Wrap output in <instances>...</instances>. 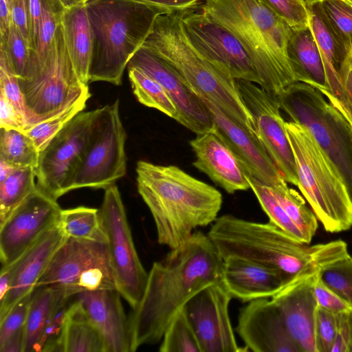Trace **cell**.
Returning a JSON list of instances; mask_svg holds the SVG:
<instances>
[{
  "instance_id": "60d3db41",
  "label": "cell",
  "mask_w": 352,
  "mask_h": 352,
  "mask_svg": "<svg viewBox=\"0 0 352 352\" xmlns=\"http://www.w3.org/2000/svg\"><path fill=\"white\" fill-rule=\"evenodd\" d=\"M321 280L352 307V256L349 254L322 268Z\"/></svg>"
},
{
  "instance_id": "db71d44e",
  "label": "cell",
  "mask_w": 352,
  "mask_h": 352,
  "mask_svg": "<svg viewBox=\"0 0 352 352\" xmlns=\"http://www.w3.org/2000/svg\"><path fill=\"white\" fill-rule=\"evenodd\" d=\"M159 8L168 13L197 9L205 0H138Z\"/></svg>"
},
{
  "instance_id": "603a6c76",
  "label": "cell",
  "mask_w": 352,
  "mask_h": 352,
  "mask_svg": "<svg viewBox=\"0 0 352 352\" xmlns=\"http://www.w3.org/2000/svg\"><path fill=\"white\" fill-rule=\"evenodd\" d=\"M309 26L320 51L327 89L322 94L348 126L349 112L339 70L348 52L336 38L322 10L320 0H305Z\"/></svg>"
},
{
  "instance_id": "ee69618b",
  "label": "cell",
  "mask_w": 352,
  "mask_h": 352,
  "mask_svg": "<svg viewBox=\"0 0 352 352\" xmlns=\"http://www.w3.org/2000/svg\"><path fill=\"white\" fill-rule=\"evenodd\" d=\"M338 328V314L317 307L315 314L314 339L316 352H331Z\"/></svg>"
},
{
  "instance_id": "ab89813d",
  "label": "cell",
  "mask_w": 352,
  "mask_h": 352,
  "mask_svg": "<svg viewBox=\"0 0 352 352\" xmlns=\"http://www.w3.org/2000/svg\"><path fill=\"white\" fill-rule=\"evenodd\" d=\"M0 59L18 79L26 77L30 62V50L22 35L12 23L5 43L0 45Z\"/></svg>"
},
{
  "instance_id": "ffe728a7",
  "label": "cell",
  "mask_w": 352,
  "mask_h": 352,
  "mask_svg": "<svg viewBox=\"0 0 352 352\" xmlns=\"http://www.w3.org/2000/svg\"><path fill=\"white\" fill-rule=\"evenodd\" d=\"M236 332L254 352H300L271 298L250 301L239 312Z\"/></svg>"
},
{
  "instance_id": "f35d334b",
  "label": "cell",
  "mask_w": 352,
  "mask_h": 352,
  "mask_svg": "<svg viewBox=\"0 0 352 352\" xmlns=\"http://www.w3.org/2000/svg\"><path fill=\"white\" fill-rule=\"evenodd\" d=\"M325 19L340 43L352 52V6L346 0H320Z\"/></svg>"
},
{
  "instance_id": "4dcf8cb0",
  "label": "cell",
  "mask_w": 352,
  "mask_h": 352,
  "mask_svg": "<svg viewBox=\"0 0 352 352\" xmlns=\"http://www.w3.org/2000/svg\"><path fill=\"white\" fill-rule=\"evenodd\" d=\"M287 183L283 179L269 186L284 211L302 233L305 243H310L318 226V219L302 196Z\"/></svg>"
},
{
  "instance_id": "44dd1931",
  "label": "cell",
  "mask_w": 352,
  "mask_h": 352,
  "mask_svg": "<svg viewBox=\"0 0 352 352\" xmlns=\"http://www.w3.org/2000/svg\"><path fill=\"white\" fill-rule=\"evenodd\" d=\"M318 272L294 279L271 298L300 352H316L313 281Z\"/></svg>"
},
{
  "instance_id": "277c9868",
  "label": "cell",
  "mask_w": 352,
  "mask_h": 352,
  "mask_svg": "<svg viewBox=\"0 0 352 352\" xmlns=\"http://www.w3.org/2000/svg\"><path fill=\"white\" fill-rule=\"evenodd\" d=\"M201 10L241 42L262 82L278 97L296 82L287 47L294 30L259 0H205Z\"/></svg>"
},
{
  "instance_id": "5bb4252c",
  "label": "cell",
  "mask_w": 352,
  "mask_h": 352,
  "mask_svg": "<svg viewBox=\"0 0 352 352\" xmlns=\"http://www.w3.org/2000/svg\"><path fill=\"white\" fill-rule=\"evenodd\" d=\"M182 21L192 45L212 65L232 78L261 86L247 52L226 28L197 9L184 11Z\"/></svg>"
},
{
  "instance_id": "ac0fdd59",
  "label": "cell",
  "mask_w": 352,
  "mask_h": 352,
  "mask_svg": "<svg viewBox=\"0 0 352 352\" xmlns=\"http://www.w3.org/2000/svg\"><path fill=\"white\" fill-rule=\"evenodd\" d=\"M127 67L139 69L164 88L176 106L175 120L180 124L197 135L212 130V120L202 100L176 72L153 51L142 46Z\"/></svg>"
},
{
  "instance_id": "7a4b0ae2",
  "label": "cell",
  "mask_w": 352,
  "mask_h": 352,
  "mask_svg": "<svg viewBox=\"0 0 352 352\" xmlns=\"http://www.w3.org/2000/svg\"><path fill=\"white\" fill-rule=\"evenodd\" d=\"M208 236L222 260L251 261L278 271L289 280L315 273L349 254L342 240L311 245L270 221L254 222L231 214L218 217Z\"/></svg>"
},
{
  "instance_id": "4fadbf2b",
  "label": "cell",
  "mask_w": 352,
  "mask_h": 352,
  "mask_svg": "<svg viewBox=\"0 0 352 352\" xmlns=\"http://www.w3.org/2000/svg\"><path fill=\"white\" fill-rule=\"evenodd\" d=\"M94 111H81L40 152L36 185L55 199L71 191L74 175L87 144Z\"/></svg>"
},
{
  "instance_id": "8fae6325",
  "label": "cell",
  "mask_w": 352,
  "mask_h": 352,
  "mask_svg": "<svg viewBox=\"0 0 352 352\" xmlns=\"http://www.w3.org/2000/svg\"><path fill=\"white\" fill-rule=\"evenodd\" d=\"M43 287L60 290L69 296L118 289L107 242L66 238L35 288Z\"/></svg>"
},
{
  "instance_id": "9f6ffc18",
  "label": "cell",
  "mask_w": 352,
  "mask_h": 352,
  "mask_svg": "<svg viewBox=\"0 0 352 352\" xmlns=\"http://www.w3.org/2000/svg\"><path fill=\"white\" fill-rule=\"evenodd\" d=\"M25 344V327L11 337L0 346V352H24Z\"/></svg>"
},
{
  "instance_id": "6da1fadb",
  "label": "cell",
  "mask_w": 352,
  "mask_h": 352,
  "mask_svg": "<svg viewBox=\"0 0 352 352\" xmlns=\"http://www.w3.org/2000/svg\"><path fill=\"white\" fill-rule=\"evenodd\" d=\"M223 260L201 232L155 262L143 296L129 315L131 352L162 340L174 316L204 288L221 280Z\"/></svg>"
},
{
  "instance_id": "9a60e30c",
  "label": "cell",
  "mask_w": 352,
  "mask_h": 352,
  "mask_svg": "<svg viewBox=\"0 0 352 352\" xmlns=\"http://www.w3.org/2000/svg\"><path fill=\"white\" fill-rule=\"evenodd\" d=\"M57 199L37 185L0 223L1 267L20 257L43 234L58 223L62 209Z\"/></svg>"
},
{
  "instance_id": "d6a6232c",
  "label": "cell",
  "mask_w": 352,
  "mask_h": 352,
  "mask_svg": "<svg viewBox=\"0 0 352 352\" xmlns=\"http://www.w3.org/2000/svg\"><path fill=\"white\" fill-rule=\"evenodd\" d=\"M64 7L58 0H43V12L36 48L30 56L26 77L19 80L34 78L43 68L60 21Z\"/></svg>"
},
{
  "instance_id": "f1b7e54d",
  "label": "cell",
  "mask_w": 352,
  "mask_h": 352,
  "mask_svg": "<svg viewBox=\"0 0 352 352\" xmlns=\"http://www.w3.org/2000/svg\"><path fill=\"white\" fill-rule=\"evenodd\" d=\"M61 346L63 352H107L101 335L74 296L66 312Z\"/></svg>"
},
{
  "instance_id": "5b68a950",
  "label": "cell",
  "mask_w": 352,
  "mask_h": 352,
  "mask_svg": "<svg viewBox=\"0 0 352 352\" xmlns=\"http://www.w3.org/2000/svg\"><path fill=\"white\" fill-rule=\"evenodd\" d=\"M183 12L159 15L142 47L166 61L198 97L215 104L256 136L254 120L242 99L236 80L219 70L192 45L184 27Z\"/></svg>"
},
{
  "instance_id": "3957f363",
  "label": "cell",
  "mask_w": 352,
  "mask_h": 352,
  "mask_svg": "<svg viewBox=\"0 0 352 352\" xmlns=\"http://www.w3.org/2000/svg\"><path fill=\"white\" fill-rule=\"evenodd\" d=\"M136 173L138 190L152 214L160 244L179 248L194 230L218 217L221 193L180 168L139 161Z\"/></svg>"
},
{
  "instance_id": "2e32d148",
  "label": "cell",
  "mask_w": 352,
  "mask_h": 352,
  "mask_svg": "<svg viewBox=\"0 0 352 352\" xmlns=\"http://www.w3.org/2000/svg\"><path fill=\"white\" fill-rule=\"evenodd\" d=\"M236 80L242 99L254 120L258 140L285 180L298 186L296 162L278 98L256 83Z\"/></svg>"
},
{
  "instance_id": "11a10c76",
  "label": "cell",
  "mask_w": 352,
  "mask_h": 352,
  "mask_svg": "<svg viewBox=\"0 0 352 352\" xmlns=\"http://www.w3.org/2000/svg\"><path fill=\"white\" fill-rule=\"evenodd\" d=\"M13 0H0V45L6 41L12 24Z\"/></svg>"
},
{
  "instance_id": "bcb514c9",
  "label": "cell",
  "mask_w": 352,
  "mask_h": 352,
  "mask_svg": "<svg viewBox=\"0 0 352 352\" xmlns=\"http://www.w3.org/2000/svg\"><path fill=\"white\" fill-rule=\"evenodd\" d=\"M32 292L19 300L0 320V346L14 333L25 327Z\"/></svg>"
},
{
  "instance_id": "f5cc1de1",
  "label": "cell",
  "mask_w": 352,
  "mask_h": 352,
  "mask_svg": "<svg viewBox=\"0 0 352 352\" xmlns=\"http://www.w3.org/2000/svg\"><path fill=\"white\" fill-rule=\"evenodd\" d=\"M28 9L31 41V56L36 48L43 12V0H28Z\"/></svg>"
},
{
  "instance_id": "7c38bea8",
  "label": "cell",
  "mask_w": 352,
  "mask_h": 352,
  "mask_svg": "<svg viewBox=\"0 0 352 352\" xmlns=\"http://www.w3.org/2000/svg\"><path fill=\"white\" fill-rule=\"evenodd\" d=\"M100 210L111 266L121 296L132 309L140 301L148 272L136 251L120 192L116 185L104 189Z\"/></svg>"
},
{
  "instance_id": "d590c367",
  "label": "cell",
  "mask_w": 352,
  "mask_h": 352,
  "mask_svg": "<svg viewBox=\"0 0 352 352\" xmlns=\"http://www.w3.org/2000/svg\"><path fill=\"white\" fill-rule=\"evenodd\" d=\"M35 178V168H18L0 183V223L34 190Z\"/></svg>"
},
{
  "instance_id": "c3c4849f",
  "label": "cell",
  "mask_w": 352,
  "mask_h": 352,
  "mask_svg": "<svg viewBox=\"0 0 352 352\" xmlns=\"http://www.w3.org/2000/svg\"><path fill=\"white\" fill-rule=\"evenodd\" d=\"M331 352H352V309L338 314L337 333Z\"/></svg>"
},
{
  "instance_id": "8992f818",
  "label": "cell",
  "mask_w": 352,
  "mask_h": 352,
  "mask_svg": "<svg viewBox=\"0 0 352 352\" xmlns=\"http://www.w3.org/2000/svg\"><path fill=\"white\" fill-rule=\"evenodd\" d=\"M93 47L89 82L122 84L126 66L165 10L138 0H88Z\"/></svg>"
},
{
  "instance_id": "d4e9b609",
  "label": "cell",
  "mask_w": 352,
  "mask_h": 352,
  "mask_svg": "<svg viewBox=\"0 0 352 352\" xmlns=\"http://www.w3.org/2000/svg\"><path fill=\"white\" fill-rule=\"evenodd\" d=\"M118 289L84 292L74 296L101 335L107 352H131L129 318Z\"/></svg>"
},
{
  "instance_id": "91938a15",
  "label": "cell",
  "mask_w": 352,
  "mask_h": 352,
  "mask_svg": "<svg viewBox=\"0 0 352 352\" xmlns=\"http://www.w3.org/2000/svg\"><path fill=\"white\" fill-rule=\"evenodd\" d=\"M352 6V0H346Z\"/></svg>"
},
{
  "instance_id": "816d5d0a",
  "label": "cell",
  "mask_w": 352,
  "mask_h": 352,
  "mask_svg": "<svg viewBox=\"0 0 352 352\" xmlns=\"http://www.w3.org/2000/svg\"><path fill=\"white\" fill-rule=\"evenodd\" d=\"M0 128H13L24 131L25 124L12 104L0 92Z\"/></svg>"
},
{
  "instance_id": "680465c9",
  "label": "cell",
  "mask_w": 352,
  "mask_h": 352,
  "mask_svg": "<svg viewBox=\"0 0 352 352\" xmlns=\"http://www.w3.org/2000/svg\"><path fill=\"white\" fill-rule=\"evenodd\" d=\"M62 6L65 8L70 7L72 6L82 3L86 2L88 0H58Z\"/></svg>"
},
{
  "instance_id": "7bdbcfd3",
  "label": "cell",
  "mask_w": 352,
  "mask_h": 352,
  "mask_svg": "<svg viewBox=\"0 0 352 352\" xmlns=\"http://www.w3.org/2000/svg\"><path fill=\"white\" fill-rule=\"evenodd\" d=\"M294 30L309 27L305 0H259Z\"/></svg>"
},
{
  "instance_id": "484cf974",
  "label": "cell",
  "mask_w": 352,
  "mask_h": 352,
  "mask_svg": "<svg viewBox=\"0 0 352 352\" xmlns=\"http://www.w3.org/2000/svg\"><path fill=\"white\" fill-rule=\"evenodd\" d=\"M221 281L232 298L250 302L271 298L292 280L265 265L229 257L223 260Z\"/></svg>"
},
{
  "instance_id": "e575fe53",
  "label": "cell",
  "mask_w": 352,
  "mask_h": 352,
  "mask_svg": "<svg viewBox=\"0 0 352 352\" xmlns=\"http://www.w3.org/2000/svg\"><path fill=\"white\" fill-rule=\"evenodd\" d=\"M133 92L138 101L175 120L176 106L164 88L156 80L139 69L127 67Z\"/></svg>"
},
{
  "instance_id": "9c48e42d",
  "label": "cell",
  "mask_w": 352,
  "mask_h": 352,
  "mask_svg": "<svg viewBox=\"0 0 352 352\" xmlns=\"http://www.w3.org/2000/svg\"><path fill=\"white\" fill-rule=\"evenodd\" d=\"M19 83L27 111L25 131L90 98L88 85L80 81L71 61L60 21L41 70L34 78Z\"/></svg>"
},
{
  "instance_id": "52a82bcc",
  "label": "cell",
  "mask_w": 352,
  "mask_h": 352,
  "mask_svg": "<svg viewBox=\"0 0 352 352\" xmlns=\"http://www.w3.org/2000/svg\"><path fill=\"white\" fill-rule=\"evenodd\" d=\"M296 166L298 188L327 232L352 227V199L332 160L304 126L285 122Z\"/></svg>"
},
{
  "instance_id": "6f0895ef",
  "label": "cell",
  "mask_w": 352,
  "mask_h": 352,
  "mask_svg": "<svg viewBox=\"0 0 352 352\" xmlns=\"http://www.w3.org/2000/svg\"><path fill=\"white\" fill-rule=\"evenodd\" d=\"M16 168L0 159V183L3 182Z\"/></svg>"
},
{
  "instance_id": "b9f144b4",
  "label": "cell",
  "mask_w": 352,
  "mask_h": 352,
  "mask_svg": "<svg viewBox=\"0 0 352 352\" xmlns=\"http://www.w3.org/2000/svg\"><path fill=\"white\" fill-rule=\"evenodd\" d=\"M86 102H79L58 115L34 125L24 132L33 140L41 152L72 118L84 110Z\"/></svg>"
},
{
  "instance_id": "f907efd6",
  "label": "cell",
  "mask_w": 352,
  "mask_h": 352,
  "mask_svg": "<svg viewBox=\"0 0 352 352\" xmlns=\"http://www.w3.org/2000/svg\"><path fill=\"white\" fill-rule=\"evenodd\" d=\"M339 73L346 99L349 112L348 128L352 140V52L348 54L343 61L340 66Z\"/></svg>"
},
{
  "instance_id": "681fc988",
  "label": "cell",
  "mask_w": 352,
  "mask_h": 352,
  "mask_svg": "<svg viewBox=\"0 0 352 352\" xmlns=\"http://www.w3.org/2000/svg\"><path fill=\"white\" fill-rule=\"evenodd\" d=\"M12 23L22 35L31 49L28 0H13Z\"/></svg>"
},
{
  "instance_id": "f546056e",
  "label": "cell",
  "mask_w": 352,
  "mask_h": 352,
  "mask_svg": "<svg viewBox=\"0 0 352 352\" xmlns=\"http://www.w3.org/2000/svg\"><path fill=\"white\" fill-rule=\"evenodd\" d=\"M65 296L68 295L51 287H37L33 290L25 324L24 352L39 351L40 342L50 314Z\"/></svg>"
},
{
  "instance_id": "7402d4cb",
  "label": "cell",
  "mask_w": 352,
  "mask_h": 352,
  "mask_svg": "<svg viewBox=\"0 0 352 352\" xmlns=\"http://www.w3.org/2000/svg\"><path fill=\"white\" fill-rule=\"evenodd\" d=\"M66 238L58 223L20 257L7 265L12 270V279L7 294L0 301V320L19 300L33 292L55 252Z\"/></svg>"
},
{
  "instance_id": "30bf717a",
  "label": "cell",
  "mask_w": 352,
  "mask_h": 352,
  "mask_svg": "<svg viewBox=\"0 0 352 352\" xmlns=\"http://www.w3.org/2000/svg\"><path fill=\"white\" fill-rule=\"evenodd\" d=\"M89 138L74 175L71 190L105 189L126 172V133L119 111V101L93 110Z\"/></svg>"
},
{
  "instance_id": "d6986e66",
  "label": "cell",
  "mask_w": 352,
  "mask_h": 352,
  "mask_svg": "<svg viewBox=\"0 0 352 352\" xmlns=\"http://www.w3.org/2000/svg\"><path fill=\"white\" fill-rule=\"evenodd\" d=\"M199 98L209 111L214 131L232 151L248 175L270 186L284 179L256 136L215 104Z\"/></svg>"
},
{
  "instance_id": "74e56055",
  "label": "cell",
  "mask_w": 352,
  "mask_h": 352,
  "mask_svg": "<svg viewBox=\"0 0 352 352\" xmlns=\"http://www.w3.org/2000/svg\"><path fill=\"white\" fill-rule=\"evenodd\" d=\"M245 176L250 188L256 197L262 209L269 217L270 221L292 237L305 243L302 233L280 206L272 194L270 187L250 177L246 173Z\"/></svg>"
},
{
  "instance_id": "cb8c5ba5",
  "label": "cell",
  "mask_w": 352,
  "mask_h": 352,
  "mask_svg": "<svg viewBox=\"0 0 352 352\" xmlns=\"http://www.w3.org/2000/svg\"><path fill=\"white\" fill-rule=\"evenodd\" d=\"M190 145L196 157L193 166L227 192L250 188L239 160L214 129L197 134Z\"/></svg>"
},
{
  "instance_id": "1f68e13d",
  "label": "cell",
  "mask_w": 352,
  "mask_h": 352,
  "mask_svg": "<svg viewBox=\"0 0 352 352\" xmlns=\"http://www.w3.org/2000/svg\"><path fill=\"white\" fill-rule=\"evenodd\" d=\"M58 226L67 238L107 242L98 209L85 206L62 209Z\"/></svg>"
},
{
  "instance_id": "8d00e7d4",
  "label": "cell",
  "mask_w": 352,
  "mask_h": 352,
  "mask_svg": "<svg viewBox=\"0 0 352 352\" xmlns=\"http://www.w3.org/2000/svg\"><path fill=\"white\" fill-rule=\"evenodd\" d=\"M160 352H201L198 338L184 309H181L167 327Z\"/></svg>"
},
{
  "instance_id": "7dc6e473",
  "label": "cell",
  "mask_w": 352,
  "mask_h": 352,
  "mask_svg": "<svg viewBox=\"0 0 352 352\" xmlns=\"http://www.w3.org/2000/svg\"><path fill=\"white\" fill-rule=\"evenodd\" d=\"M318 271L313 281V294L317 306L336 314L352 309V307L320 278Z\"/></svg>"
},
{
  "instance_id": "ba28073f",
  "label": "cell",
  "mask_w": 352,
  "mask_h": 352,
  "mask_svg": "<svg viewBox=\"0 0 352 352\" xmlns=\"http://www.w3.org/2000/svg\"><path fill=\"white\" fill-rule=\"evenodd\" d=\"M280 109L304 126L332 160L352 199V140L343 119L314 87L296 82L278 97Z\"/></svg>"
},
{
  "instance_id": "f6af8a7d",
  "label": "cell",
  "mask_w": 352,
  "mask_h": 352,
  "mask_svg": "<svg viewBox=\"0 0 352 352\" xmlns=\"http://www.w3.org/2000/svg\"><path fill=\"white\" fill-rule=\"evenodd\" d=\"M0 92L6 97L22 118L25 124V130L28 126L27 111L18 78L10 71L6 63L1 59H0Z\"/></svg>"
},
{
  "instance_id": "836d02e7",
  "label": "cell",
  "mask_w": 352,
  "mask_h": 352,
  "mask_svg": "<svg viewBox=\"0 0 352 352\" xmlns=\"http://www.w3.org/2000/svg\"><path fill=\"white\" fill-rule=\"evenodd\" d=\"M39 154L33 140L24 131L0 128V159L16 168H36Z\"/></svg>"
},
{
  "instance_id": "83f0119b",
  "label": "cell",
  "mask_w": 352,
  "mask_h": 352,
  "mask_svg": "<svg viewBox=\"0 0 352 352\" xmlns=\"http://www.w3.org/2000/svg\"><path fill=\"white\" fill-rule=\"evenodd\" d=\"M287 54L296 82L308 84L321 93L327 89L322 59L309 26L294 31Z\"/></svg>"
},
{
  "instance_id": "e0dca14e",
  "label": "cell",
  "mask_w": 352,
  "mask_h": 352,
  "mask_svg": "<svg viewBox=\"0 0 352 352\" xmlns=\"http://www.w3.org/2000/svg\"><path fill=\"white\" fill-rule=\"evenodd\" d=\"M232 296L221 281L194 295L184 309L194 328L201 352L241 351L229 316Z\"/></svg>"
},
{
  "instance_id": "4316f807",
  "label": "cell",
  "mask_w": 352,
  "mask_h": 352,
  "mask_svg": "<svg viewBox=\"0 0 352 352\" xmlns=\"http://www.w3.org/2000/svg\"><path fill=\"white\" fill-rule=\"evenodd\" d=\"M60 23L65 43L76 73L80 81L88 85L93 38L86 2L64 8Z\"/></svg>"
}]
</instances>
